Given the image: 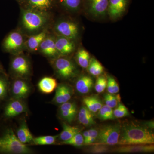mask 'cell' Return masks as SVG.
<instances>
[{
  "instance_id": "obj_5",
  "label": "cell",
  "mask_w": 154,
  "mask_h": 154,
  "mask_svg": "<svg viewBox=\"0 0 154 154\" xmlns=\"http://www.w3.org/2000/svg\"><path fill=\"white\" fill-rule=\"evenodd\" d=\"M54 66L57 74L63 79H69L76 75V67L74 63L67 58H57L54 61Z\"/></svg>"
},
{
  "instance_id": "obj_26",
  "label": "cell",
  "mask_w": 154,
  "mask_h": 154,
  "mask_svg": "<svg viewBox=\"0 0 154 154\" xmlns=\"http://www.w3.org/2000/svg\"><path fill=\"white\" fill-rule=\"evenodd\" d=\"M77 63L81 67L84 69L88 68L90 61V55L89 52L84 48H80L78 50L76 55Z\"/></svg>"
},
{
  "instance_id": "obj_12",
  "label": "cell",
  "mask_w": 154,
  "mask_h": 154,
  "mask_svg": "<svg viewBox=\"0 0 154 154\" xmlns=\"http://www.w3.org/2000/svg\"><path fill=\"white\" fill-rule=\"evenodd\" d=\"M24 79L19 78L13 82L11 91L14 99H23L30 94V87Z\"/></svg>"
},
{
  "instance_id": "obj_30",
  "label": "cell",
  "mask_w": 154,
  "mask_h": 154,
  "mask_svg": "<svg viewBox=\"0 0 154 154\" xmlns=\"http://www.w3.org/2000/svg\"><path fill=\"white\" fill-rule=\"evenodd\" d=\"M58 135L44 136L33 138L31 142L36 145H50L55 143Z\"/></svg>"
},
{
  "instance_id": "obj_40",
  "label": "cell",
  "mask_w": 154,
  "mask_h": 154,
  "mask_svg": "<svg viewBox=\"0 0 154 154\" xmlns=\"http://www.w3.org/2000/svg\"><path fill=\"white\" fill-rule=\"evenodd\" d=\"M18 1H19V2H22V1H24V0H17Z\"/></svg>"
},
{
  "instance_id": "obj_11",
  "label": "cell",
  "mask_w": 154,
  "mask_h": 154,
  "mask_svg": "<svg viewBox=\"0 0 154 154\" xmlns=\"http://www.w3.org/2000/svg\"><path fill=\"white\" fill-rule=\"evenodd\" d=\"M58 112L61 118L68 123H72L78 113L76 104L75 102L69 101L63 103L60 105Z\"/></svg>"
},
{
  "instance_id": "obj_27",
  "label": "cell",
  "mask_w": 154,
  "mask_h": 154,
  "mask_svg": "<svg viewBox=\"0 0 154 154\" xmlns=\"http://www.w3.org/2000/svg\"><path fill=\"white\" fill-rule=\"evenodd\" d=\"M87 68L89 73L94 76H99L102 74L104 71V67L102 65L94 58L90 59V63Z\"/></svg>"
},
{
  "instance_id": "obj_22",
  "label": "cell",
  "mask_w": 154,
  "mask_h": 154,
  "mask_svg": "<svg viewBox=\"0 0 154 154\" xmlns=\"http://www.w3.org/2000/svg\"><path fill=\"white\" fill-rule=\"evenodd\" d=\"M17 138L22 143L26 144L31 142L33 137L28 128L25 120L22 122L17 131Z\"/></svg>"
},
{
  "instance_id": "obj_7",
  "label": "cell",
  "mask_w": 154,
  "mask_h": 154,
  "mask_svg": "<svg viewBox=\"0 0 154 154\" xmlns=\"http://www.w3.org/2000/svg\"><path fill=\"white\" fill-rule=\"evenodd\" d=\"M55 30L59 36L73 40L77 38L79 32V27L75 22L62 21L55 25Z\"/></svg>"
},
{
  "instance_id": "obj_33",
  "label": "cell",
  "mask_w": 154,
  "mask_h": 154,
  "mask_svg": "<svg viewBox=\"0 0 154 154\" xmlns=\"http://www.w3.org/2000/svg\"><path fill=\"white\" fill-rule=\"evenodd\" d=\"M113 115L115 118H121L130 115L129 110L121 102L118 104L113 110Z\"/></svg>"
},
{
  "instance_id": "obj_29",
  "label": "cell",
  "mask_w": 154,
  "mask_h": 154,
  "mask_svg": "<svg viewBox=\"0 0 154 154\" xmlns=\"http://www.w3.org/2000/svg\"><path fill=\"white\" fill-rule=\"evenodd\" d=\"M97 113L98 118L102 121L113 120L116 119L113 115V108L106 105H102Z\"/></svg>"
},
{
  "instance_id": "obj_10",
  "label": "cell",
  "mask_w": 154,
  "mask_h": 154,
  "mask_svg": "<svg viewBox=\"0 0 154 154\" xmlns=\"http://www.w3.org/2000/svg\"><path fill=\"white\" fill-rule=\"evenodd\" d=\"M22 100L13 98L5 107V116L11 118L27 112V106Z\"/></svg>"
},
{
  "instance_id": "obj_34",
  "label": "cell",
  "mask_w": 154,
  "mask_h": 154,
  "mask_svg": "<svg viewBox=\"0 0 154 154\" xmlns=\"http://www.w3.org/2000/svg\"><path fill=\"white\" fill-rule=\"evenodd\" d=\"M107 92L111 94H118L119 87L118 83L113 77L109 76L107 77Z\"/></svg>"
},
{
  "instance_id": "obj_38",
  "label": "cell",
  "mask_w": 154,
  "mask_h": 154,
  "mask_svg": "<svg viewBox=\"0 0 154 154\" xmlns=\"http://www.w3.org/2000/svg\"><path fill=\"white\" fill-rule=\"evenodd\" d=\"M8 85L6 80L0 78V99L5 98L8 92Z\"/></svg>"
},
{
  "instance_id": "obj_16",
  "label": "cell",
  "mask_w": 154,
  "mask_h": 154,
  "mask_svg": "<svg viewBox=\"0 0 154 154\" xmlns=\"http://www.w3.org/2000/svg\"><path fill=\"white\" fill-rule=\"evenodd\" d=\"M55 45L58 54L67 55L70 54L75 49V45L72 39L59 36L55 38Z\"/></svg>"
},
{
  "instance_id": "obj_18",
  "label": "cell",
  "mask_w": 154,
  "mask_h": 154,
  "mask_svg": "<svg viewBox=\"0 0 154 154\" xmlns=\"http://www.w3.org/2000/svg\"><path fill=\"white\" fill-rule=\"evenodd\" d=\"M53 2L54 0H26L27 9L46 14L52 8Z\"/></svg>"
},
{
  "instance_id": "obj_2",
  "label": "cell",
  "mask_w": 154,
  "mask_h": 154,
  "mask_svg": "<svg viewBox=\"0 0 154 154\" xmlns=\"http://www.w3.org/2000/svg\"><path fill=\"white\" fill-rule=\"evenodd\" d=\"M0 152L8 154H26L32 150L17 138L14 131L9 128L0 137Z\"/></svg>"
},
{
  "instance_id": "obj_32",
  "label": "cell",
  "mask_w": 154,
  "mask_h": 154,
  "mask_svg": "<svg viewBox=\"0 0 154 154\" xmlns=\"http://www.w3.org/2000/svg\"><path fill=\"white\" fill-rule=\"evenodd\" d=\"M61 143L63 144L75 146H81L84 144V137L82 134L80 133V132L78 133L69 140L61 142Z\"/></svg>"
},
{
  "instance_id": "obj_14",
  "label": "cell",
  "mask_w": 154,
  "mask_h": 154,
  "mask_svg": "<svg viewBox=\"0 0 154 154\" xmlns=\"http://www.w3.org/2000/svg\"><path fill=\"white\" fill-rule=\"evenodd\" d=\"M23 44V37L20 32L14 31L7 36L4 42L5 49L8 51H14L22 48Z\"/></svg>"
},
{
  "instance_id": "obj_4",
  "label": "cell",
  "mask_w": 154,
  "mask_h": 154,
  "mask_svg": "<svg viewBox=\"0 0 154 154\" xmlns=\"http://www.w3.org/2000/svg\"><path fill=\"white\" fill-rule=\"evenodd\" d=\"M121 124L119 123L107 125L99 129L98 137L95 143L107 146L118 144Z\"/></svg>"
},
{
  "instance_id": "obj_21",
  "label": "cell",
  "mask_w": 154,
  "mask_h": 154,
  "mask_svg": "<svg viewBox=\"0 0 154 154\" xmlns=\"http://www.w3.org/2000/svg\"><path fill=\"white\" fill-rule=\"evenodd\" d=\"M83 102L88 110L94 114L97 113L103 105L102 100L96 95L85 96Z\"/></svg>"
},
{
  "instance_id": "obj_15",
  "label": "cell",
  "mask_w": 154,
  "mask_h": 154,
  "mask_svg": "<svg viewBox=\"0 0 154 154\" xmlns=\"http://www.w3.org/2000/svg\"><path fill=\"white\" fill-rule=\"evenodd\" d=\"M114 149L113 152L119 153H149L154 151L153 144H133L122 145Z\"/></svg>"
},
{
  "instance_id": "obj_24",
  "label": "cell",
  "mask_w": 154,
  "mask_h": 154,
  "mask_svg": "<svg viewBox=\"0 0 154 154\" xmlns=\"http://www.w3.org/2000/svg\"><path fill=\"white\" fill-rule=\"evenodd\" d=\"M62 125V131L58 137L59 140L61 142L69 140L77 133L80 132V128L78 127L71 126L65 122H63Z\"/></svg>"
},
{
  "instance_id": "obj_36",
  "label": "cell",
  "mask_w": 154,
  "mask_h": 154,
  "mask_svg": "<svg viewBox=\"0 0 154 154\" xmlns=\"http://www.w3.org/2000/svg\"><path fill=\"white\" fill-rule=\"evenodd\" d=\"M107 79L104 76L99 75L96 80L95 91L99 94L103 93L107 88Z\"/></svg>"
},
{
  "instance_id": "obj_25",
  "label": "cell",
  "mask_w": 154,
  "mask_h": 154,
  "mask_svg": "<svg viewBox=\"0 0 154 154\" xmlns=\"http://www.w3.org/2000/svg\"><path fill=\"white\" fill-rule=\"evenodd\" d=\"M47 36V32L45 30L30 36L27 42L28 48L31 51L36 50L39 48L42 41Z\"/></svg>"
},
{
  "instance_id": "obj_23",
  "label": "cell",
  "mask_w": 154,
  "mask_h": 154,
  "mask_svg": "<svg viewBox=\"0 0 154 154\" xmlns=\"http://www.w3.org/2000/svg\"><path fill=\"white\" fill-rule=\"evenodd\" d=\"M38 88L42 93L49 94L53 92L57 86L56 80L52 77H45L40 80L38 83Z\"/></svg>"
},
{
  "instance_id": "obj_31",
  "label": "cell",
  "mask_w": 154,
  "mask_h": 154,
  "mask_svg": "<svg viewBox=\"0 0 154 154\" xmlns=\"http://www.w3.org/2000/svg\"><path fill=\"white\" fill-rule=\"evenodd\" d=\"M104 102L105 105L112 108H115L121 101L119 94L106 93L104 96Z\"/></svg>"
},
{
  "instance_id": "obj_35",
  "label": "cell",
  "mask_w": 154,
  "mask_h": 154,
  "mask_svg": "<svg viewBox=\"0 0 154 154\" xmlns=\"http://www.w3.org/2000/svg\"><path fill=\"white\" fill-rule=\"evenodd\" d=\"M90 148L88 149V152L91 154H103L107 152L109 149L107 145L102 144L95 143L92 144Z\"/></svg>"
},
{
  "instance_id": "obj_19",
  "label": "cell",
  "mask_w": 154,
  "mask_h": 154,
  "mask_svg": "<svg viewBox=\"0 0 154 154\" xmlns=\"http://www.w3.org/2000/svg\"><path fill=\"white\" fill-rule=\"evenodd\" d=\"M40 51L44 55L52 57L58 54L55 45V38L46 36L39 47Z\"/></svg>"
},
{
  "instance_id": "obj_6",
  "label": "cell",
  "mask_w": 154,
  "mask_h": 154,
  "mask_svg": "<svg viewBox=\"0 0 154 154\" xmlns=\"http://www.w3.org/2000/svg\"><path fill=\"white\" fill-rule=\"evenodd\" d=\"M12 71L18 78L25 79L30 74V66L28 60L22 56H17L11 63Z\"/></svg>"
},
{
  "instance_id": "obj_39",
  "label": "cell",
  "mask_w": 154,
  "mask_h": 154,
  "mask_svg": "<svg viewBox=\"0 0 154 154\" xmlns=\"http://www.w3.org/2000/svg\"><path fill=\"white\" fill-rule=\"evenodd\" d=\"M0 72L3 73H5V72H4V69H3L2 67V66L0 64Z\"/></svg>"
},
{
  "instance_id": "obj_37",
  "label": "cell",
  "mask_w": 154,
  "mask_h": 154,
  "mask_svg": "<svg viewBox=\"0 0 154 154\" xmlns=\"http://www.w3.org/2000/svg\"><path fill=\"white\" fill-rule=\"evenodd\" d=\"M61 2L68 10L76 11L79 8L81 0H61Z\"/></svg>"
},
{
  "instance_id": "obj_9",
  "label": "cell",
  "mask_w": 154,
  "mask_h": 154,
  "mask_svg": "<svg viewBox=\"0 0 154 154\" xmlns=\"http://www.w3.org/2000/svg\"><path fill=\"white\" fill-rule=\"evenodd\" d=\"M128 0H109L107 14L112 20H117L124 14Z\"/></svg>"
},
{
  "instance_id": "obj_20",
  "label": "cell",
  "mask_w": 154,
  "mask_h": 154,
  "mask_svg": "<svg viewBox=\"0 0 154 154\" xmlns=\"http://www.w3.org/2000/svg\"><path fill=\"white\" fill-rule=\"evenodd\" d=\"M78 118L80 124L90 127L96 124L94 113L88 110L85 105L81 107L78 114Z\"/></svg>"
},
{
  "instance_id": "obj_1",
  "label": "cell",
  "mask_w": 154,
  "mask_h": 154,
  "mask_svg": "<svg viewBox=\"0 0 154 154\" xmlns=\"http://www.w3.org/2000/svg\"><path fill=\"white\" fill-rule=\"evenodd\" d=\"M153 122L140 123L133 121H125L121 124L118 144H152L154 134Z\"/></svg>"
},
{
  "instance_id": "obj_8",
  "label": "cell",
  "mask_w": 154,
  "mask_h": 154,
  "mask_svg": "<svg viewBox=\"0 0 154 154\" xmlns=\"http://www.w3.org/2000/svg\"><path fill=\"white\" fill-rule=\"evenodd\" d=\"M109 0H88V13L94 18L104 17L107 14Z\"/></svg>"
},
{
  "instance_id": "obj_3",
  "label": "cell",
  "mask_w": 154,
  "mask_h": 154,
  "mask_svg": "<svg viewBox=\"0 0 154 154\" xmlns=\"http://www.w3.org/2000/svg\"><path fill=\"white\" fill-rule=\"evenodd\" d=\"M46 14L26 9L22 13V24L28 31H37L42 28L47 21Z\"/></svg>"
},
{
  "instance_id": "obj_17",
  "label": "cell",
  "mask_w": 154,
  "mask_h": 154,
  "mask_svg": "<svg viewBox=\"0 0 154 154\" xmlns=\"http://www.w3.org/2000/svg\"><path fill=\"white\" fill-rule=\"evenodd\" d=\"M94 82L91 77L83 75L78 78L75 83V89L79 94L84 95L89 94L94 87Z\"/></svg>"
},
{
  "instance_id": "obj_13",
  "label": "cell",
  "mask_w": 154,
  "mask_h": 154,
  "mask_svg": "<svg viewBox=\"0 0 154 154\" xmlns=\"http://www.w3.org/2000/svg\"><path fill=\"white\" fill-rule=\"evenodd\" d=\"M73 94V90L69 85L61 84L56 89L55 96L52 102L57 105H60L69 101Z\"/></svg>"
},
{
  "instance_id": "obj_28",
  "label": "cell",
  "mask_w": 154,
  "mask_h": 154,
  "mask_svg": "<svg viewBox=\"0 0 154 154\" xmlns=\"http://www.w3.org/2000/svg\"><path fill=\"white\" fill-rule=\"evenodd\" d=\"M99 129L96 128H91L83 132L84 144L92 145L96 143L99 134Z\"/></svg>"
}]
</instances>
